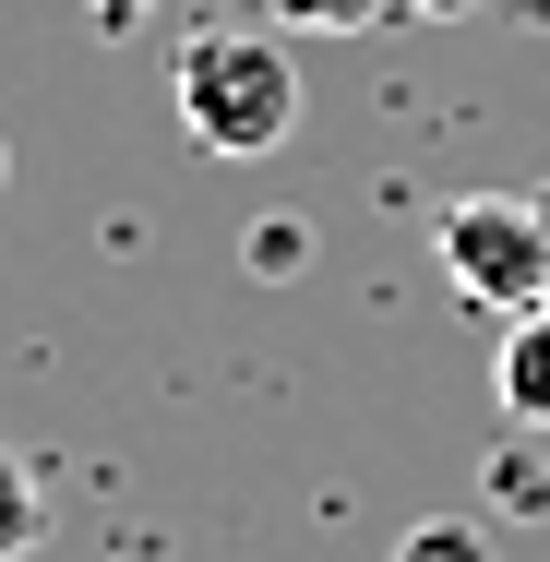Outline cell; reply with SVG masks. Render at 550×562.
Masks as SVG:
<instances>
[{"label":"cell","instance_id":"ba28073f","mask_svg":"<svg viewBox=\"0 0 550 562\" xmlns=\"http://www.w3.org/2000/svg\"><path fill=\"white\" fill-rule=\"evenodd\" d=\"M407 12H419V24H454V12H479V0H407Z\"/></svg>","mask_w":550,"mask_h":562},{"label":"cell","instance_id":"8992f818","mask_svg":"<svg viewBox=\"0 0 550 562\" xmlns=\"http://www.w3.org/2000/svg\"><path fill=\"white\" fill-rule=\"evenodd\" d=\"M395 562H491V527L479 515H431V527H407Z\"/></svg>","mask_w":550,"mask_h":562},{"label":"cell","instance_id":"6da1fadb","mask_svg":"<svg viewBox=\"0 0 550 562\" xmlns=\"http://www.w3.org/2000/svg\"><path fill=\"white\" fill-rule=\"evenodd\" d=\"M168 97H180V132L204 156H276L300 132V48L276 24H192L180 60H168Z\"/></svg>","mask_w":550,"mask_h":562},{"label":"cell","instance_id":"7a4b0ae2","mask_svg":"<svg viewBox=\"0 0 550 562\" xmlns=\"http://www.w3.org/2000/svg\"><path fill=\"white\" fill-rule=\"evenodd\" d=\"M442 276L467 288V300H491V312H527L550 288V216L539 204H515V192H467V204H442L431 227Z\"/></svg>","mask_w":550,"mask_h":562},{"label":"cell","instance_id":"277c9868","mask_svg":"<svg viewBox=\"0 0 550 562\" xmlns=\"http://www.w3.org/2000/svg\"><path fill=\"white\" fill-rule=\"evenodd\" d=\"M36 539H48V491H36V467H24V454L0 443V562H24Z\"/></svg>","mask_w":550,"mask_h":562},{"label":"cell","instance_id":"52a82bcc","mask_svg":"<svg viewBox=\"0 0 550 562\" xmlns=\"http://www.w3.org/2000/svg\"><path fill=\"white\" fill-rule=\"evenodd\" d=\"M144 12H156V0H85V24H97V36H132Z\"/></svg>","mask_w":550,"mask_h":562},{"label":"cell","instance_id":"5b68a950","mask_svg":"<svg viewBox=\"0 0 550 562\" xmlns=\"http://www.w3.org/2000/svg\"><path fill=\"white\" fill-rule=\"evenodd\" d=\"M276 12V36H371V24H395L407 0H263Z\"/></svg>","mask_w":550,"mask_h":562},{"label":"cell","instance_id":"9c48e42d","mask_svg":"<svg viewBox=\"0 0 550 562\" xmlns=\"http://www.w3.org/2000/svg\"><path fill=\"white\" fill-rule=\"evenodd\" d=\"M0 180H12V144H0Z\"/></svg>","mask_w":550,"mask_h":562},{"label":"cell","instance_id":"3957f363","mask_svg":"<svg viewBox=\"0 0 550 562\" xmlns=\"http://www.w3.org/2000/svg\"><path fill=\"white\" fill-rule=\"evenodd\" d=\"M503 407L515 419H550V288L527 312H503Z\"/></svg>","mask_w":550,"mask_h":562}]
</instances>
